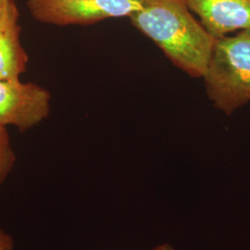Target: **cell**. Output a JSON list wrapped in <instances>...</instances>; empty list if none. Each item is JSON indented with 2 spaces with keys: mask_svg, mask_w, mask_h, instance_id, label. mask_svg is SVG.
<instances>
[{
  "mask_svg": "<svg viewBox=\"0 0 250 250\" xmlns=\"http://www.w3.org/2000/svg\"><path fill=\"white\" fill-rule=\"evenodd\" d=\"M129 18L175 66L191 77L203 78L216 38L193 17L187 0H144Z\"/></svg>",
  "mask_w": 250,
  "mask_h": 250,
  "instance_id": "obj_1",
  "label": "cell"
},
{
  "mask_svg": "<svg viewBox=\"0 0 250 250\" xmlns=\"http://www.w3.org/2000/svg\"><path fill=\"white\" fill-rule=\"evenodd\" d=\"M216 108L231 115L250 101V31L215 40L203 75Z\"/></svg>",
  "mask_w": 250,
  "mask_h": 250,
  "instance_id": "obj_2",
  "label": "cell"
},
{
  "mask_svg": "<svg viewBox=\"0 0 250 250\" xmlns=\"http://www.w3.org/2000/svg\"><path fill=\"white\" fill-rule=\"evenodd\" d=\"M143 3L144 0H26V7L38 22L69 26L130 17L142 8Z\"/></svg>",
  "mask_w": 250,
  "mask_h": 250,
  "instance_id": "obj_3",
  "label": "cell"
},
{
  "mask_svg": "<svg viewBox=\"0 0 250 250\" xmlns=\"http://www.w3.org/2000/svg\"><path fill=\"white\" fill-rule=\"evenodd\" d=\"M50 92L35 83L0 80V126L30 130L45 120L51 109Z\"/></svg>",
  "mask_w": 250,
  "mask_h": 250,
  "instance_id": "obj_4",
  "label": "cell"
},
{
  "mask_svg": "<svg viewBox=\"0 0 250 250\" xmlns=\"http://www.w3.org/2000/svg\"><path fill=\"white\" fill-rule=\"evenodd\" d=\"M190 10L216 39L235 31H250V0H187Z\"/></svg>",
  "mask_w": 250,
  "mask_h": 250,
  "instance_id": "obj_5",
  "label": "cell"
},
{
  "mask_svg": "<svg viewBox=\"0 0 250 250\" xmlns=\"http://www.w3.org/2000/svg\"><path fill=\"white\" fill-rule=\"evenodd\" d=\"M15 0L0 16V80H18L26 72L29 57L21 41V28Z\"/></svg>",
  "mask_w": 250,
  "mask_h": 250,
  "instance_id": "obj_6",
  "label": "cell"
},
{
  "mask_svg": "<svg viewBox=\"0 0 250 250\" xmlns=\"http://www.w3.org/2000/svg\"><path fill=\"white\" fill-rule=\"evenodd\" d=\"M17 161L10 136L6 127L0 126V188L9 178Z\"/></svg>",
  "mask_w": 250,
  "mask_h": 250,
  "instance_id": "obj_7",
  "label": "cell"
},
{
  "mask_svg": "<svg viewBox=\"0 0 250 250\" xmlns=\"http://www.w3.org/2000/svg\"><path fill=\"white\" fill-rule=\"evenodd\" d=\"M14 240L12 236L0 226V250H13Z\"/></svg>",
  "mask_w": 250,
  "mask_h": 250,
  "instance_id": "obj_8",
  "label": "cell"
},
{
  "mask_svg": "<svg viewBox=\"0 0 250 250\" xmlns=\"http://www.w3.org/2000/svg\"><path fill=\"white\" fill-rule=\"evenodd\" d=\"M150 250H174V249L170 246V244L165 243V244H161Z\"/></svg>",
  "mask_w": 250,
  "mask_h": 250,
  "instance_id": "obj_9",
  "label": "cell"
},
{
  "mask_svg": "<svg viewBox=\"0 0 250 250\" xmlns=\"http://www.w3.org/2000/svg\"><path fill=\"white\" fill-rule=\"evenodd\" d=\"M8 2H9V0H0V16L3 13V11H4V9L6 8Z\"/></svg>",
  "mask_w": 250,
  "mask_h": 250,
  "instance_id": "obj_10",
  "label": "cell"
}]
</instances>
